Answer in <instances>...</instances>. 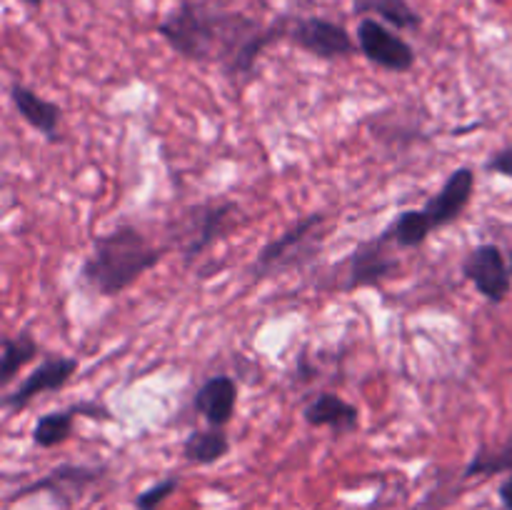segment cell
I'll list each match as a JSON object with an SVG mask.
<instances>
[{
  "label": "cell",
  "instance_id": "1",
  "mask_svg": "<svg viewBox=\"0 0 512 510\" xmlns=\"http://www.w3.org/2000/svg\"><path fill=\"white\" fill-rule=\"evenodd\" d=\"M158 33L185 60L218 63L228 78H248L255 73L260 53L275 40L288 38V18L260 25L240 13H223L203 3H180L160 20Z\"/></svg>",
  "mask_w": 512,
  "mask_h": 510
},
{
  "label": "cell",
  "instance_id": "2",
  "mask_svg": "<svg viewBox=\"0 0 512 510\" xmlns=\"http://www.w3.org/2000/svg\"><path fill=\"white\" fill-rule=\"evenodd\" d=\"M168 248H158L138 225L120 223L93 238V250L80 265V283L95 295L115 298L138 283L148 270L165 258Z\"/></svg>",
  "mask_w": 512,
  "mask_h": 510
},
{
  "label": "cell",
  "instance_id": "3",
  "mask_svg": "<svg viewBox=\"0 0 512 510\" xmlns=\"http://www.w3.org/2000/svg\"><path fill=\"white\" fill-rule=\"evenodd\" d=\"M323 223L325 213H310L305 218H300L295 225H290L283 235L270 240L260 250L253 268H250V275L255 280L273 278V275H280L285 270L300 268V265L308 263L318 253V245L323 240V235H318V228Z\"/></svg>",
  "mask_w": 512,
  "mask_h": 510
},
{
  "label": "cell",
  "instance_id": "4",
  "mask_svg": "<svg viewBox=\"0 0 512 510\" xmlns=\"http://www.w3.org/2000/svg\"><path fill=\"white\" fill-rule=\"evenodd\" d=\"M238 210V203L233 200H220V203L193 205L183 213V230L185 238L180 245L183 263L193 265L210 245L218 243L228 233L233 223V213Z\"/></svg>",
  "mask_w": 512,
  "mask_h": 510
},
{
  "label": "cell",
  "instance_id": "5",
  "mask_svg": "<svg viewBox=\"0 0 512 510\" xmlns=\"http://www.w3.org/2000/svg\"><path fill=\"white\" fill-rule=\"evenodd\" d=\"M460 273L488 303L500 305L508 300L512 290V270L510 260L505 258L498 245L483 243L468 250L460 263Z\"/></svg>",
  "mask_w": 512,
  "mask_h": 510
},
{
  "label": "cell",
  "instance_id": "6",
  "mask_svg": "<svg viewBox=\"0 0 512 510\" xmlns=\"http://www.w3.org/2000/svg\"><path fill=\"white\" fill-rule=\"evenodd\" d=\"M288 40L318 60L350 58L358 48L343 25L325 18H288Z\"/></svg>",
  "mask_w": 512,
  "mask_h": 510
},
{
  "label": "cell",
  "instance_id": "7",
  "mask_svg": "<svg viewBox=\"0 0 512 510\" xmlns=\"http://www.w3.org/2000/svg\"><path fill=\"white\" fill-rule=\"evenodd\" d=\"M390 245L395 243L385 230L375 238L355 245L348 258V278L343 283L345 293H353V290L360 288H375V285L398 275L400 260L390 253Z\"/></svg>",
  "mask_w": 512,
  "mask_h": 510
},
{
  "label": "cell",
  "instance_id": "8",
  "mask_svg": "<svg viewBox=\"0 0 512 510\" xmlns=\"http://www.w3.org/2000/svg\"><path fill=\"white\" fill-rule=\"evenodd\" d=\"M358 48L365 58L388 73H410L415 68L413 45L380 20L363 18L358 25Z\"/></svg>",
  "mask_w": 512,
  "mask_h": 510
},
{
  "label": "cell",
  "instance_id": "9",
  "mask_svg": "<svg viewBox=\"0 0 512 510\" xmlns=\"http://www.w3.org/2000/svg\"><path fill=\"white\" fill-rule=\"evenodd\" d=\"M75 370H78V358H70V355H50L43 363L35 365L33 373L20 380L18 388L3 395V403L0 405H3L5 413H20V410L28 408L40 395L58 393L60 388H65L68 380L75 375Z\"/></svg>",
  "mask_w": 512,
  "mask_h": 510
},
{
  "label": "cell",
  "instance_id": "10",
  "mask_svg": "<svg viewBox=\"0 0 512 510\" xmlns=\"http://www.w3.org/2000/svg\"><path fill=\"white\" fill-rule=\"evenodd\" d=\"M475 193V170L473 168H455L453 173L445 178L443 188L428 198V203L423 205V210L428 213L430 223L435 230L448 228L455 220H460V215L465 213V208L470 205Z\"/></svg>",
  "mask_w": 512,
  "mask_h": 510
},
{
  "label": "cell",
  "instance_id": "11",
  "mask_svg": "<svg viewBox=\"0 0 512 510\" xmlns=\"http://www.w3.org/2000/svg\"><path fill=\"white\" fill-rule=\"evenodd\" d=\"M105 473V465H78V463H63L58 468L50 470L45 478L35 480L30 483L28 488L18 490L15 498H23V495H33V493H53L55 498L70 500L80 498L85 490L90 488L93 483H98Z\"/></svg>",
  "mask_w": 512,
  "mask_h": 510
},
{
  "label": "cell",
  "instance_id": "12",
  "mask_svg": "<svg viewBox=\"0 0 512 510\" xmlns=\"http://www.w3.org/2000/svg\"><path fill=\"white\" fill-rule=\"evenodd\" d=\"M78 415H88V418L95 420H110V408L103 403H95V400H83V403L68 405V408L50 410V413L40 415L33 423V443L38 448H55V445L65 443V440L73 435V425Z\"/></svg>",
  "mask_w": 512,
  "mask_h": 510
},
{
  "label": "cell",
  "instance_id": "13",
  "mask_svg": "<svg viewBox=\"0 0 512 510\" xmlns=\"http://www.w3.org/2000/svg\"><path fill=\"white\" fill-rule=\"evenodd\" d=\"M10 95V103H13L15 113L30 125V128L38 130L48 143L58 145L60 143V118H63V110L58 108L55 103L50 100L40 98L33 88L23 83H10L8 88Z\"/></svg>",
  "mask_w": 512,
  "mask_h": 510
},
{
  "label": "cell",
  "instance_id": "14",
  "mask_svg": "<svg viewBox=\"0 0 512 510\" xmlns=\"http://www.w3.org/2000/svg\"><path fill=\"white\" fill-rule=\"evenodd\" d=\"M238 405V383L230 375H213L193 395V410L213 428H225Z\"/></svg>",
  "mask_w": 512,
  "mask_h": 510
},
{
  "label": "cell",
  "instance_id": "15",
  "mask_svg": "<svg viewBox=\"0 0 512 510\" xmlns=\"http://www.w3.org/2000/svg\"><path fill=\"white\" fill-rule=\"evenodd\" d=\"M303 420L313 428H330L335 435H350L360 428V410L340 395L325 390L305 405Z\"/></svg>",
  "mask_w": 512,
  "mask_h": 510
},
{
  "label": "cell",
  "instance_id": "16",
  "mask_svg": "<svg viewBox=\"0 0 512 510\" xmlns=\"http://www.w3.org/2000/svg\"><path fill=\"white\" fill-rule=\"evenodd\" d=\"M40 355L38 340L30 335V330H20L15 335H5L0 340V385L8 388L15 380V375L25 368L28 363H33Z\"/></svg>",
  "mask_w": 512,
  "mask_h": 510
},
{
  "label": "cell",
  "instance_id": "17",
  "mask_svg": "<svg viewBox=\"0 0 512 510\" xmlns=\"http://www.w3.org/2000/svg\"><path fill=\"white\" fill-rule=\"evenodd\" d=\"M230 453V438L225 428H208L193 430L183 440V458L195 465H213L223 460Z\"/></svg>",
  "mask_w": 512,
  "mask_h": 510
},
{
  "label": "cell",
  "instance_id": "18",
  "mask_svg": "<svg viewBox=\"0 0 512 510\" xmlns=\"http://www.w3.org/2000/svg\"><path fill=\"white\" fill-rule=\"evenodd\" d=\"M433 230H435L433 223H430L428 213H425L423 208H408V210H400V213L395 215L393 223L385 228V233L390 235L395 248L413 250V248H420V245L430 238Z\"/></svg>",
  "mask_w": 512,
  "mask_h": 510
},
{
  "label": "cell",
  "instance_id": "19",
  "mask_svg": "<svg viewBox=\"0 0 512 510\" xmlns=\"http://www.w3.org/2000/svg\"><path fill=\"white\" fill-rule=\"evenodd\" d=\"M358 15H380L385 23L400 30H418L423 25L418 10L408 0H355Z\"/></svg>",
  "mask_w": 512,
  "mask_h": 510
},
{
  "label": "cell",
  "instance_id": "20",
  "mask_svg": "<svg viewBox=\"0 0 512 510\" xmlns=\"http://www.w3.org/2000/svg\"><path fill=\"white\" fill-rule=\"evenodd\" d=\"M500 473H512V438L503 445H480L463 475L465 478H478V475L490 478Z\"/></svg>",
  "mask_w": 512,
  "mask_h": 510
},
{
  "label": "cell",
  "instance_id": "21",
  "mask_svg": "<svg viewBox=\"0 0 512 510\" xmlns=\"http://www.w3.org/2000/svg\"><path fill=\"white\" fill-rule=\"evenodd\" d=\"M180 480L178 478H165V480H158L155 485H150V488H145L143 493H138V498H135V508L138 510H158L160 505L165 503V500L170 498V495L178 490Z\"/></svg>",
  "mask_w": 512,
  "mask_h": 510
},
{
  "label": "cell",
  "instance_id": "22",
  "mask_svg": "<svg viewBox=\"0 0 512 510\" xmlns=\"http://www.w3.org/2000/svg\"><path fill=\"white\" fill-rule=\"evenodd\" d=\"M485 170L512 180V145H505V148L495 150V153L488 158V163H485Z\"/></svg>",
  "mask_w": 512,
  "mask_h": 510
},
{
  "label": "cell",
  "instance_id": "23",
  "mask_svg": "<svg viewBox=\"0 0 512 510\" xmlns=\"http://www.w3.org/2000/svg\"><path fill=\"white\" fill-rule=\"evenodd\" d=\"M498 495H500V503H503V508L512 510V473L503 480V483H500Z\"/></svg>",
  "mask_w": 512,
  "mask_h": 510
},
{
  "label": "cell",
  "instance_id": "24",
  "mask_svg": "<svg viewBox=\"0 0 512 510\" xmlns=\"http://www.w3.org/2000/svg\"><path fill=\"white\" fill-rule=\"evenodd\" d=\"M20 3H25L28 8H43L45 0H20Z\"/></svg>",
  "mask_w": 512,
  "mask_h": 510
},
{
  "label": "cell",
  "instance_id": "25",
  "mask_svg": "<svg viewBox=\"0 0 512 510\" xmlns=\"http://www.w3.org/2000/svg\"><path fill=\"white\" fill-rule=\"evenodd\" d=\"M508 260H510V270H512V248H510V255H508Z\"/></svg>",
  "mask_w": 512,
  "mask_h": 510
}]
</instances>
